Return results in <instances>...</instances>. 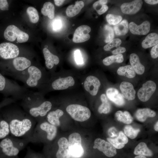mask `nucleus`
<instances>
[{
    "mask_svg": "<svg viewBox=\"0 0 158 158\" xmlns=\"http://www.w3.org/2000/svg\"><path fill=\"white\" fill-rule=\"evenodd\" d=\"M1 115L8 123L11 136L29 141L36 121L32 117L24 110L14 107H7Z\"/></svg>",
    "mask_w": 158,
    "mask_h": 158,
    "instance_id": "f257e3e1",
    "label": "nucleus"
},
{
    "mask_svg": "<svg viewBox=\"0 0 158 158\" xmlns=\"http://www.w3.org/2000/svg\"><path fill=\"white\" fill-rule=\"evenodd\" d=\"M40 92L27 90L21 97V105L24 111L35 121L47 115L52 107L51 102L49 101H42Z\"/></svg>",
    "mask_w": 158,
    "mask_h": 158,
    "instance_id": "f03ea898",
    "label": "nucleus"
},
{
    "mask_svg": "<svg viewBox=\"0 0 158 158\" xmlns=\"http://www.w3.org/2000/svg\"><path fill=\"white\" fill-rule=\"evenodd\" d=\"M30 142L27 139L9 135L0 140V157L16 158L20 151Z\"/></svg>",
    "mask_w": 158,
    "mask_h": 158,
    "instance_id": "7ed1b4c3",
    "label": "nucleus"
},
{
    "mask_svg": "<svg viewBox=\"0 0 158 158\" xmlns=\"http://www.w3.org/2000/svg\"><path fill=\"white\" fill-rule=\"evenodd\" d=\"M27 90L25 87L5 77L0 72V93L6 96H12L16 100L20 99Z\"/></svg>",
    "mask_w": 158,
    "mask_h": 158,
    "instance_id": "20e7f679",
    "label": "nucleus"
},
{
    "mask_svg": "<svg viewBox=\"0 0 158 158\" xmlns=\"http://www.w3.org/2000/svg\"><path fill=\"white\" fill-rule=\"evenodd\" d=\"M12 66L1 70V73L8 75L19 80L22 73L32 65L31 61L26 57L18 56L13 59Z\"/></svg>",
    "mask_w": 158,
    "mask_h": 158,
    "instance_id": "39448f33",
    "label": "nucleus"
},
{
    "mask_svg": "<svg viewBox=\"0 0 158 158\" xmlns=\"http://www.w3.org/2000/svg\"><path fill=\"white\" fill-rule=\"evenodd\" d=\"M27 75L23 82L25 88H39L43 77L42 72L36 66L31 65L27 69Z\"/></svg>",
    "mask_w": 158,
    "mask_h": 158,
    "instance_id": "423d86ee",
    "label": "nucleus"
},
{
    "mask_svg": "<svg viewBox=\"0 0 158 158\" xmlns=\"http://www.w3.org/2000/svg\"><path fill=\"white\" fill-rule=\"evenodd\" d=\"M66 109L73 119L78 121L82 122L88 120L91 115L90 111L87 107L80 104H70Z\"/></svg>",
    "mask_w": 158,
    "mask_h": 158,
    "instance_id": "0eeeda50",
    "label": "nucleus"
},
{
    "mask_svg": "<svg viewBox=\"0 0 158 158\" xmlns=\"http://www.w3.org/2000/svg\"><path fill=\"white\" fill-rule=\"evenodd\" d=\"M68 148L71 156L80 157L84 154V150L81 144V138L77 133L71 134L68 137Z\"/></svg>",
    "mask_w": 158,
    "mask_h": 158,
    "instance_id": "6e6552de",
    "label": "nucleus"
},
{
    "mask_svg": "<svg viewBox=\"0 0 158 158\" xmlns=\"http://www.w3.org/2000/svg\"><path fill=\"white\" fill-rule=\"evenodd\" d=\"M4 36L6 40L11 42L14 41L16 39L19 43L25 42L29 38L27 33L14 25H10L7 27L4 32Z\"/></svg>",
    "mask_w": 158,
    "mask_h": 158,
    "instance_id": "1a4fd4ad",
    "label": "nucleus"
},
{
    "mask_svg": "<svg viewBox=\"0 0 158 158\" xmlns=\"http://www.w3.org/2000/svg\"><path fill=\"white\" fill-rule=\"evenodd\" d=\"M18 47L14 44L4 42L0 44V56L4 59H13L19 54Z\"/></svg>",
    "mask_w": 158,
    "mask_h": 158,
    "instance_id": "9d476101",
    "label": "nucleus"
},
{
    "mask_svg": "<svg viewBox=\"0 0 158 158\" xmlns=\"http://www.w3.org/2000/svg\"><path fill=\"white\" fill-rule=\"evenodd\" d=\"M156 88L155 83L152 81L149 80L144 83L138 92V96L141 101H148L154 93Z\"/></svg>",
    "mask_w": 158,
    "mask_h": 158,
    "instance_id": "9b49d317",
    "label": "nucleus"
},
{
    "mask_svg": "<svg viewBox=\"0 0 158 158\" xmlns=\"http://www.w3.org/2000/svg\"><path fill=\"white\" fill-rule=\"evenodd\" d=\"M94 149H97L101 151L107 157H112L117 154L116 149L110 143L100 138H97L95 141Z\"/></svg>",
    "mask_w": 158,
    "mask_h": 158,
    "instance_id": "f8f14e48",
    "label": "nucleus"
},
{
    "mask_svg": "<svg viewBox=\"0 0 158 158\" xmlns=\"http://www.w3.org/2000/svg\"><path fill=\"white\" fill-rule=\"evenodd\" d=\"M91 29L89 26L86 25H81L75 30L73 39L75 43L83 42L88 40L90 37L89 34Z\"/></svg>",
    "mask_w": 158,
    "mask_h": 158,
    "instance_id": "ddd939ff",
    "label": "nucleus"
},
{
    "mask_svg": "<svg viewBox=\"0 0 158 158\" xmlns=\"http://www.w3.org/2000/svg\"><path fill=\"white\" fill-rule=\"evenodd\" d=\"M100 85L101 83L99 79L92 75L87 77L84 83L85 90L92 96L97 95Z\"/></svg>",
    "mask_w": 158,
    "mask_h": 158,
    "instance_id": "4468645a",
    "label": "nucleus"
},
{
    "mask_svg": "<svg viewBox=\"0 0 158 158\" xmlns=\"http://www.w3.org/2000/svg\"><path fill=\"white\" fill-rule=\"evenodd\" d=\"M75 84L73 78L71 76L59 78L53 80L51 85L52 89L54 90H61L67 89Z\"/></svg>",
    "mask_w": 158,
    "mask_h": 158,
    "instance_id": "2eb2a0df",
    "label": "nucleus"
},
{
    "mask_svg": "<svg viewBox=\"0 0 158 158\" xmlns=\"http://www.w3.org/2000/svg\"><path fill=\"white\" fill-rule=\"evenodd\" d=\"M143 2L141 0H135L122 4L121 6V11L127 14H133L138 12L141 8Z\"/></svg>",
    "mask_w": 158,
    "mask_h": 158,
    "instance_id": "dca6fc26",
    "label": "nucleus"
},
{
    "mask_svg": "<svg viewBox=\"0 0 158 158\" xmlns=\"http://www.w3.org/2000/svg\"><path fill=\"white\" fill-rule=\"evenodd\" d=\"M130 32L134 35H144L150 31V23L148 20H145L140 25H137L133 22H131L129 25Z\"/></svg>",
    "mask_w": 158,
    "mask_h": 158,
    "instance_id": "f3484780",
    "label": "nucleus"
},
{
    "mask_svg": "<svg viewBox=\"0 0 158 158\" xmlns=\"http://www.w3.org/2000/svg\"><path fill=\"white\" fill-rule=\"evenodd\" d=\"M120 89L124 98L128 100H132L135 98L136 92L131 83L126 81L122 82Z\"/></svg>",
    "mask_w": 158,
    "mask_h": 158,
    "instance_id": "a211bd4d",
    "label": "nucleus"
},
{
    "mask_svg": "<svg viewBox=\"0 0 158 158\" xmlns=\"http://www.w3.org/2000/svg\"><path fill=\"white\" fill-rule=\"evenodd\" d=\"M108 98L116 104L121 106L125 103V101L122 95L114 87L108 88L106 91Z\"/></svg>",
    "mask_w": 158,
    "mask_h": 158,
    "instance_id": "6ab92c4d",
    "label": "nucleus"
},
{
    "mask_svg": "<svg viewBox=\"0 0 158 158\" xmlns=\"http://www.w3.org/2000/svg\"><path fill=\"white\" fill-rule=\"evenodd\" d=\"M45 63L46 67L49 69H51L54 65L58 64L59 62L58 56L52 54L47 48L43 49Z\"/></svg>",
    "mask_w": 158,
    "mask_h": 158,
    "instance_id": "aec40b11",
    "label": "nucleus"
},
{
    "mask_svg": "<svg viewBox=\"0 0 158 158\" xmlns=\"http://www.w3.org/2000/svg\"><path fill=\"white\" fill-rule=\"evenodd\" d=\"M130 62L135 71L139 75L143 74L145 71V67L140 63L138 55L135 53H132L130 56Z\"/></svg>",
    "mask_w": 158,
    "mask_h": 158,
    "instance_id": "412c9836",
    "label": "nucleus"
},
{
    "mask_svg": "<svg viewBox=\"0 0 158 158\" xmlns=\"http://www.w3.org/2000/svg\"><path fill=\"white\" fill-rule=\"evenodd\" d=\"M63 114V111L59 109L50 111L47 115L48 122L56 127L59 126L60 124L59 118Z\"/></svg>",
    "mask_w": 158,
    "mask_h": 158,
    "instance_id": "4be33fe9",
    "label": "nucleus"
},
{
    "mask_svg": "<svg viewBox=\"0 0 158 158\" xmlns=\"http://www.w3.org/2000/svg\"><path fill=\"white\" fill-rule=\"evenodd\" d=\"M156 115L153 110L148 108L140 109H138L135 114L137 119L141 122H144L147 117H153Z\"/></svg>",
    "mask_w": 158,
    "mask_h": 158,
    "instance_id": "5701e85b",
    "label": "nucleus"
},
{
    "mask_svg": "<svg viewBox=\"0 0 158 158\" xmlns=\"http://www.w3.org/2000/svg\"><path fill=\"white\" fill-rule=\"evenodd\" d=\"M39 123L48 133L47 140L50 141L53 140L56 137L57 133L56 127L46 121L39 122Z\"/></svg>",
    "mask_w": 158,
    "mask_h": 158,
    "instance_id": "b1692460",
    "label": "nucleus"
},
{
    "mask_svg": "<svg viewBox=\"0 0 158 158\" xmlns=\"http://www.w3.org/2000/svg\"><path fill=\"white\" fill-rule=\"evenodd\" d=\"M84 4L82 1H77L75 5H71L67 8L66 12L67 16L72 17L78 14L84 7Z\"/></svg>",
    "mask_w": 158,
    "mask_h": 158,
    "instance_id": "393cba45",
    "label": "nucleus"
},
{
    "mask_svg": "<svg viewBox=\"0 0 158 158\" xmlns=\"http://www.w3.org/2000/svg\"><path fill=\"white\" fill-rule=\"evenodd\" d=\"M158 43V35L155 33L148 34L142 41V46L144 49L152 47L156 45Z\"/></svg>",
    "mask_w": 158,
    "mask_h": 158,
    "instance_id": "a878e982",
    "label": "nucleus"
},
{
    "mask_svg": "<svg viewBox=\"0 0 158 158\" xmlns=\"http://www.w3.org/2000/svg\"><path fill=\"white\" fill-rule=\"evenodd\" d=\"M116 35L117 36L124 35L128 32L129 24L127 20L124 19L114 26Z\"/></svg>",
    "mask_w": 158,
    "mask_h": 158,
    "instance_id": "bb28decb",
    "label": "nucleus"
},
{
    "mask_svg": "<svg viewBox=\"0 0 158 158\" xmlns=\"http://www.w3.org/2000/svg\"><path fill=\"white\" fill-rule=\"evenodd\" d=\"M134 154L136 155H142L151 156L153 154L152 152L147 147L144 142H141L135 147Z\"/></svg>",
    "mask_w": 158,
    "mask_h": 158,
    "instance_id": "cd10ccee",
    "label": "nucleus"
},
{
    "mask_svg": "<svg viewBox=\"0 0 158 158\" xmlns=\"http://www.w3.org/2000/svg\"><path fill=\"white\" fill-rule=\"evenodd\" d=\"M10 133L8 123L1 115L0 116V140L9 135Z\"/></svg>",
    "mask_w": 158,
    "mask_h": 158,
    "instance_id": "c85d7f7f",
    "label": "nucleus"
},
{
    "mask_svg": "<svg viewBox=\"0 0 158 158\" xmlns=\"http://www.w3.org/2000/svg\"><path fill=\"white\" fill-rule=\"evenodd\" d=\"M118 74L120 75L124 76L129 78H133L135 76V72L132 67L129 65L121 66L118 69Z\"/></svg>",
    "mask_w": 158,
    "mask_h": 158,
    "instance_id": "c756f323",
    "label": "nucleus"
},
{
    "mask_svg": "<svg viewBox=\"0 0 158 158\" xmlns=\"http://www.w3.org/2000/svg\"><path fill=\"white\" fill-rule=\"evenodd\" d=\"M115 116L118 121L126 124H130L133 120L130 114L127 111L123 112L121 111H118L115 113Z\"/></svg>",
    "mask_w": 158,
    "mask_h": 158,
    "instance_id": "7c9ffc66",
    "label": "nucleus"
},
{
    "mask_svg": "<svg viewBox=\"0 0 158 158\" xmlns=\"http://www.w3.org/2000/svg\"><path fill=\"white\" fill-rule=\"evenodd\" d=\"M54 5L51 3L48 2L44 4L41 12L44 16H47L50 19H52L54 17Z\"/></svg>",
    "mask_w": 158,
    "mask_h": 158,
    "instance_id": "2f4dec72",
    "label": "nucleus"
},
{
    "mask_svg": "<svg viewBox=\"0 0 158 158\" xmlns=\"http://www.w3.org/2000/svg\"><path fill=\"white\" fill-rule=\"evenodd\" d=\"M100 99L102 103L98 108V112L100 114L109 113L110 111L111 105L106 95L104 94H102Z\"/></svg>",
    "mask_w": 158,
    "mask_h": 158,
    "instance_id": "473e14b6",
    "label": "nucleus"
},
{
    "mask_svg": "<svg viewBox=\"0 0 158 158\" xmlns=\"http://www.w3.org/2000/svg\"><path fill=\"white\" fill-rule=\"evenodd\" d=\"M108 1L99 0L95 2L93 5L94 8L99 15H102L108 9V6L106 5Z\"/></svg>",
    "mask_w": 158,
    "mask_h": 158,
    "instance_id": "72a5a7b5",
    "label": "nucleus"
},
{
    "mask_svg": "<svg viewBox=\"0 0 158 158\" xmlns=\"http://www.w3.org/2000/svg\"><path fill=\"white\" fill-rule=\"evenodd\" d=\"M123 55L119 54L107 57L104 58L102 61L104 65L108 66L114 63H121L123 62Z\"/></svg>",
    "mask_w": 158,
    "mask_h": 158,
    "instance_id": "f704fd0d",
    "label": "nucleus"
},
{
    "mask_svg": "<svg viewBox=\"0 0 158 158\" xmlns=\"http://www.w3.org/2000/svg\"><path fill=\"white\" fill-rule=\"evenodd\" d=\"M26 12L32 23H35L38 21L39 18V16L36 8L32 7H29L27 8Z\"/></svg>",
    "mask_w": 158,
    "mask_h": 158,
    "instance_id": "c9c22d12",
    "label": "nucleus"
},
{
    "mask_svg": "<svg viewBox=\"0 0 158 158\" xmlns=\"http://www.w3.org/2000/svg\"><path fill=\"white\" fill-rule=\"evenodd\" d=\"M124 130L125 135L131 139L136 138L140 131L139 129L133 128L130 125L126 126L124 128Z\"/></svg>",
    "mask_w": 158,
    "mask_h": 158,
    "instance_id": "e433bc0d",
    "label": "nucleus"
},
{
    "mask_svg": "<svg viewBox=\"0 0 158 158\" xmlns=\"http://www.w3.org/2000/svg\"><path fill=\"white\" fill-rule=\"evenodd\" d=\"M121 16L112 14H108L106 16L108 23L111 25H115L120 23L122 20Z\"/></svg>",
    "mask_w": 158,
    "mask_h": 158,
    "instance_id": "4c0bfd02",
    "label": "nucleus"
},
{
    "mask_svg": "<svg viewBox=\"0 0 158 158\" xmlns=\"http://www.w3.org/2000/svg\"><path fill=\"white\" fill-rule=\"evenodd\" d=\"M121 43V41L119 39H114L104 46V49L105 51H109L114 47L119 46Z\"/></svg>",
    "mask_w": 158,
    "mask_h": 158,
    "instance_id": "58836bf2",
    "label": "nucleus"
},
{
    "mask_svg": "<svg viewBox=\"0 0 158 158\" xmlns=\"http://www.w3.org/2000/svg\"><path fill=\"white\" fill-rule=\"evenodd\" d=\"M71 155L68 148L59 147L56 154V158H70Z\"/></svg>",
    "mask_w": 158,
    "mask_h": 158,
    "instance_id": "ea45409f",
    "label": "nucleus"
},
{
    "mask_svg": "<svg viewBox=\"0 0 158 158\" xmlns=\"http://www.w3.org/2000/svg\"><path fill=\"white\" fill-rule=\"evenodd\" d=\"M104 29L106 32L105 42L108 43L113 39L114 37V31L112 27L107 25L105 26Z\"/></svg>",
    "mask_w": 158,
    "mask_h": 158,
    "instance_id": "a19ab883",
    "label": "nucleus"
},
{
    "mask_svg": "<svg viewBox=\"0 0 158 158\" xmlns=\"http://www.w3.org/2000/svg\"><path fill=\"white\" fill-rule=\"evenodd\" d=\"M107 140L116 149H121L125 146L124 144L119 142L116 138H107Z\"/></svg>",
    "mask_w": 158,
    "mask_h": 158,
    "instance_id": "79ce46f5",
    "label": "nucleus"
},
{
    "mask_svg": "<svg viewBox=\"0 0 158 158\" xmlns=\"http://www.w3.org/2000/svg\"><path fill=\"white\" fill-rule=\"evenodd\" d=\"M74 58L76 63L81 65L83 63L82 54L79 50H76L74 51Z\"/></svg>",
    "mask_w": 158,
    "mask_h": 158,
    "instance_id": "37998d69",
    "label": "nucleus"
},
{
    "mask_svg": "<svg viewBox=\"0 0 158 158\" xmlns=\"http://www.w3.org/2000/svg\"><path fill=\"white\" fill-rule=\"evenodd\" d=\"M57 144L59 147L66 149L68 147V141L66 138L61 137L58 140Z\"/></svg>",
    "mask_w": 158,
    "mask_h": 158,
    "instance_id": "c03bdc74",
    "label": "nucleus"
},
{
    "mask_svg": "<svg viewBox=\"0 0 158 158\" xmlns=\"http://www.w3.org/2000/svg\"><path fill=\"white\" fill-rule=\"evenodd\" d=\"M15 100L13 98H6L0 102V109L5 106L11 104L14 102Z\"/></svg>",
    "mask_w": 158,
    "mask_h": 158,
    "instance_id": "a18cd8bd",
    "label": "nucleus"
},
{
    "mask_svg": "<svg viewBox=\"0 0 158 158\" xmlns=\"http://www.w3.org/2000/svg\"><path fill=\"white\" fill-rule=\"evenodd\" d=\"M108 134L111 138L117 137L119 133L114 127H112L109 128L108 131Z\"/></svg>",
    "mask_w": 158,
    "mask_h": 158,
    "instance_id": "49530a36",
    "label": "nucleus"
},
{
    "mask_svg": "<svg viewBox=\"0 0 158 158\" xmlns=\"http://www.w3.org/2000/svg\"><path fill=\"white\" fill-rule=\"evenodd\" d=\"M150 54L152 57L153 59H156L158 57V44L154 46L152 48L150 51Z\"/></svg>",
    "mask_w": 158,
    "mask_h": 158,
    "instance_id": "de8ad7c7",
    "label": "nucleus"
},
{
    "mask_svg": "<svg viewBox=\"0 0 158 158\" xmlns=\"http://www.w3.org/2000/svg\"><path fill=\"white\" fill-rule=\"evenodd\" d=\"M0 9L3 11L8 10V4L6 0H0Z\"/></svg>",
    "mask_w": 158,
    "mask_h": 158,
    "instance_id": "09e8293b",
    "label": "nucleus"
},
{
    "mask_svg": "<svg viewBox=\"0 0 158 158\" xmlns=\"http://www.w3.org/2000/svg\"><path fill=\"white\" fill-rule=\"evenodd\" d=\"M126 51V49L125 48L122 47H119L116 49L112 51V53L113 54L117 55L124 53Z\"/></svg>",
    "mask_w": 158,
    "mask_h": 158,
    "instance_id": "8fccbe9b",
    "label": "nucleus"
},
{
    "mask_svg": "<svg viewBox=\"0 0 158 158\" xmlns=\"http://www.w3.org/2000/svg\"><path fill=\"white\" fill-rule=\"evenodd\" d=\"M61 26V21L59 20H56L54 21L53 24V29L55 31L59 30Z\"/></svg>",
    "mask_w": 158,
    "mask_h": 158,
    "instance_id": "3c124183",
    "label": "nucleus"
},
{
    "mask_svg": "<svg viewBox=\"0 0 158 158\" xmlns=\"http://www.w3.org/2000/svg\"><path fill=\"white\" fill-rule=\"evenodd\" d=\"M118 136L120 138L125 144L128 142V138L122 131H121L119 133Z\"/></svg>",
    "mask_w": 158,
    "mask_h": 158,
    "instance_id": "603ef678",
    "label": "nucleus"
},
{
    "mask_svg": "<svg viewBox=\"0 0 158 158\" xmlns=\"http://www.w3.org/2000/svg\"><path fill=\"white\" fill-rule=\"evenodd\" d=\"M25 158H38V157L37 153H34L29 150V151Z\"/></svg>",
    "mask_w": 158,
    "mask_h": 158,
    "instance_id": "864d4df0",
    "label": "nucleus"
},
{
    "mask_svg": "<svg viewBox=\"0 0 158 158\" xmlns=\"http://www.w3.org/2000/svg\"><path fill=\"white\" fill-rule=\"evenodd\" d=\"M144 1L147 3L151 5L156 4L158 3L157 0H145Z\"/></svg>",
    "mask_w": 158,
    "mask_h": 158,
    "instance_id": "5fc2aeb1",
    "label": "nucleus"
},
{
    "mask_svg": "<svg viewBox=\"0 0 158 158\" xmlns=\"http://www.w3.org/2000/svg\"><path fill=\"white\" fill-rule=\"evenodd\" d=\"M55 5L57 6H60L63 3L65 0H54Z\"/></svg>",
    "mask_w": 158,
    "mask_h": 158,
    "instance_id": "6e6d98bb",
    "label": "nucleus"
},
{
    "mask_svg": "<svg viewBox=\"0 0 158 158\" xmlns=\"http://www.w3.org/2000/svg\"><path fill=\"white\" fill-rule=\"evenodd\" d=\"M158 122L157 121L156 123L154 126V129L157 131H158Z\"/></svg>",
    "mask_w": 158,
    "mask_h": 158,
    "instance_id": "4d7b16f0",
    "label": "nucleus"
},
{
    "mask_svg": "<svg viewBox=\"0 0 158 158\" xmlns=\"http://www.w3.org/2000/svg\"><path fill=\"white\" fill-rule=\"evenodd\" d=\"M134 158H146L145 156L142 155H138Z\"/></svg>",
    "mask_w": 158,
    "mask_h": 158,
    "instance_id": "13d9d810",
    "label": "nucleus"
},
{
    "mask_svg": "<svg viewBox=\"0 0 158 158\" xmlns=\"http://www.w3.org/2000/svg\"><path fill=\"white\" fill-rule=\"evenodd\" d=\"M0 158H1L0 157Z\"/></svg>",
    "mask_w": 158,
    "mask_h": 158,
    "instance_id": "bf43d9fd",
    "label": "nucleus"
}]
</instances>
